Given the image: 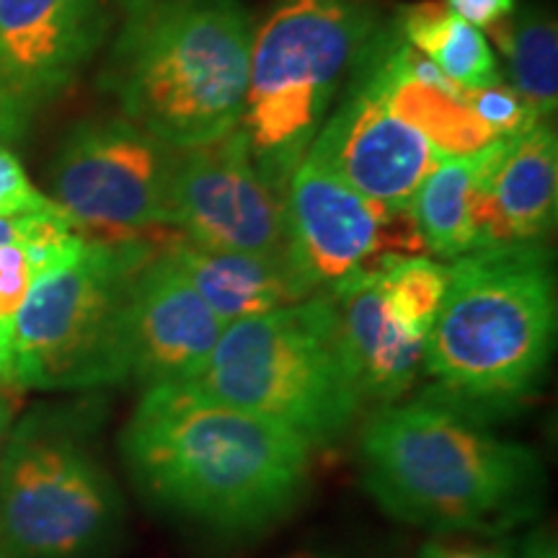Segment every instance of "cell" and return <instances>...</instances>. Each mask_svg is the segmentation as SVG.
I'll return each instance as SVG.
<instances>
[{
    "mask_svg": "<svg viewBox=\"0 0 558 558\" xmlns=\"http://www.w3.org/2000/svg\"><path fill=\"white\" fill-rule=\"evenodd\" d=\"M120 452L145 499L215 530H259L298 505L311 476L305 439L192 383L143 388Z\"/></svg>",
    "mask_w": 558,
    "mask_h": 558,
    "instance_id": "cell-1",
    "label": "cell"
},
{
    "mask_svg": "<svg viewBox=\"0 0 558 558\" xmlns=\"http://www.w3.org/2000/svg\"><path fill=\"white\" fill-rule=\"evenodd\" d=\"M360 469L383 512L435 533H501L538 501L533 450L437 399L390 403L360 435Z\"/></svg>",
    "mask_w": 558,
    "mask_h": 558,
    "instance_id": "cell-2",
    "label": "cell"
},
{
    "mask_svg": "<svg viewBox=\"0 0 558 558\" xmlns=\"http://www.w3.org/2000/svg\"><path fill=\"white\" fill-rule=\"evenodd\" d=\"M117 13L99 81L124 120L173 148L239 128L254 37L239 0H117Z\"/></svg>",
    "mask_w": 558,
    "mask_h": 558,
    "instance_id": "cell-3",
    "label": "cell"
},
{
    "mask_svg": "<svg viewBox=\"0 0 558 558\" xmlns=\"http://www.w3.org/2000/svg\"><path fill=\"white\" fill-rule=\"evenodd\" d=\"M556 271L546 243H488L448 264L424 344L432 399L465 409L525 401L556 344Z\"/></svg>",
    "mask_w": 558,
    "mask_h": 558,
    "instance_id": "cell-4",
    "label": "cell"
},
{
    "mask_svg": "<svg viewBox=\"0 0 558 558\" xmlns=\"http://www.w3.org/2000/svg\"><path fill=\"white\" fill-rule=\"evenodd\" d=\"M378 34L367 0H279L251 37L239 128L254 166L282 197Z\"/></svg>",
    "mask_w": 558,
    "mask_h": 558,
    "instance_id": "cell-5",
    "label": "cell"
},
{
    "mask_svg": "<svg viewBox=\"0 0 558 558\" xmlns=\"http://www.w3.org/2000/svg\"><path fill=\"white\" fill-rule=\"evenodd\" d=\"M88 403L16 418L0 456V558H104L124 501L96 448Z\"/></svg>",
    "mask_w": 558,
    "mask_h": 558,
    "instance_id": "cell-6",
    "label": "cell"
},
{
    "mask_svg": "<svg viewBox=\"0 0 558 558\" xmlns=\"http://www.w3.org/2000/svg\"><path fill=\"white\" fill-rule=\"evenodd\" d=\"M190 383L282 424L311 450L339 442L365 409L326 292L226 326Z\"/></svg>",
    "mask_w": 558,
    "mask_h": 558,
    "instance_id": "cell-7",
    "label": "cell"
},
{
    "mask_svg": "<svg viewBox=\"0 0 558 558\" xmlns=\"http://www.w3.org/2000/svg\"><path fill=\"white\" fill-rule=\"evenodd\" d=\"M158 233L88 239L34 279L11 339L16 390H96L128 380V318L137 269Z\"/></svg>",
    "mask_w": 558,
    "mask_h": 558,
    "instance_id": "cell-8",
    "label": "cell"
},
{
    "mask_svg": "<svg viewBox=\"0 0 558 558\" xmlns=\"http://www.w3.org/2000/svg\"><path fill=\"white\" fill-rule=\"evenodd\" d=\"M179 150L124 117L75 124L50 166V192L81 233L137 239L171 228Z\"/></svg>",
    "mask_w": 558,
    "mask_h": 558,
    "instance_id": "cell-9",
    "label": "cell"
},
{
    "mask_svg": "<svg viewBox=\"0 0 558 558\" xmlns=\"http://www.w3.org/2000/svg\"><path fill=\"white\" fill-rule=\"evenodd\" d=\"M288 262L308 295L331 290L388 256L422 254L409 209L375 202L303 158L284 186Z\"/></svg>",
    "mask_w": 558,
    "mask_h": 558,
    "instance_id": "cell-10",
    "label": "cell"
},
{
    "mask_svg": "<svg viewBox=\"0 0 558 558\" xmlns=\"http://www.w3.org/2000/svg\"><path fill=\"white\" fill-rule=\"evenodd\" d=\"M305 158L369 199L409 209L418 184L442 163L445 153L390 96L369 47Z\"/></svg>",
    "mask_w": 558,
    "mask_h": 558,
    "instance_id": "cell-11",
    "label": "cell"
},
{
    "mask_svg": "<svg viewBox=\"0 0 558 558\" xmlns=\"http://www.w3.org/2000/svg\"><path fill=\"white\" fill-rule=\"evenodd\" d=\"M171 228L213 251L288 259L284 197L254 166L241 128L179 150Z\"/></svg>",
    "mask_w": 558,
    "mask_h": 558,
    "instance_id": "cell-12",
    "label": "cell"
},
{
    "mask_svg": "<svg viewBox=\"0 0 558 558\" xmlns=\"http://www.w3.org/2000/svg\"><path fill=\"white\" fill-rule=\"evenodd\" d=\"M104 0H0V132L13 135L81 75L107 37Z\"/></svg>",
    "mask_w": 558,
    "mask_h": 558,
    "instance_id": "cell-13",
    "label": "cell"
},
{
    "mask_svg": "<svg viewBox=\"0 0 558 558\" xmlns=\"http://www.w3.org/2000/svg\"><path fill=\"white\" fill-rule=\"evenodd\" d=\"M226 331L184 271L166 254L163 235L137 269L128 318V380L143 388L190 383Z\"/></svg>",
    "mask_w": 558,
    "mask_h": 558,
    "instance_id": "cell-14",
    "label": "cell"
},
{
    "mask_svg": "<svg viewBox=\"0 0 558 558\" xmlns=\"http://www.w3.org/2000/svg\"><path fill=\"white\" fill-rule=\"evenodd\" d=\"M558 140L548 122L499 137L481 173L473 220L481 246L541 243L556 226Z\"/></svg>",
    "mask_w": 558,
    "mask_h": 558,
    "instance_id": "cell-15",
    "label": "cell"
},
{
    "mask_svg": "<svg viewBox=\"0 0 558 558\" xmlns=\"http://www.w3.org/2000/svg\"><path fill=\"white\" fill-rule=\"evenodd\" d=\"M329 295L339 341L362 407H390L414 388L424 365V344L396 320L383 300L375 267L341 279Z\"/></svg>",
    "mask_w": 558,
    "mask_h": 558,
    "instance_id": "cell-16",
    "label": "cell"
},
{
    "mask_svg": "<svg viewBox=\"0 0 558 558\" xmlns=\"http://www.w3.org/2000/svg\"><path fill=\"white\" fill-rule=\"evenodd\" d=\"M163 248L222 326L311 298L284 256L213 251L177 230H166Z\"/></svg>",
    "mask_w": 558,
    "mask_h": 558,
    "instance_id": "cell-17",
    "label": "cell"
},
{
    "mask_svg": "<svg viewBox=\"0 0 558 558\" xmlns=\"http://www.w3.org/2000/svg\"><path fill=\"white\" fill-rule=\"evenodd\" d=\"M497 140L465 156L445 158L411 197L409 213L418 239L437 259L452 262L481 246L473 199Z\"/></svg>",
    "mask_w": 558,
    "mask_h": 558,
    "instance_id": "cell-18",
    "label": "cell"
},
{
    "mask_svg": "<svg viewBox=\"0 0 558 558\" xmlns=\"http://www.w3.org/2000/svg\"><path fill=\"white\" fill-rule=\"evenodd\" d=\"M399 34L458 88L476 90L501 81L486 34L456 16L445 3H416L403 9Z\"/></svg>",
    "mask_w": 558,
    "mask_h": 558,
    "instance_id": "cell-19",
    "label": "cell"
},
{
    "mask_svg": "<svg viewBox=\"0 0 558 558\" xmlns=\"http://www.w3.org/2000/svg\"><path fill=\"white\" fill-rule=\"evenodd\" d=\"M507 60V86L548 122L558 101V32L543 9L509 13L486 29Z\"/></svg>",
    "mask_w": 558,
    "mask_h": 558,
    "instance_id": "cell-20",
    "label": "cell"
},
{
    "mask_svg": "<svg viewBox=\"0 0 558 558\" xmlns=\"http://www.w3.org/2000/svg\"><path fill=\"white\" fill-rule=\"evenodd\" d=\"M375 275L396 320L414 337L427 341L448 288V267L422 254L388 256L375 264Z\"/></svg>",
    "mask_w": 558,
    "mask_h": 558,
    "instance_id": "cell-21",
    "label": "cell"
},
{
    "mask_svg": "<svg viewBox=\"0 0 558 558\" xmlns=\"http://www.w3.org/2000/svg\"><path fill=\"white\" fill-rule=\"evenodd\" d=\"M465 101H469L473 114L478 117V122L494 137L522 135V132H527L541 122L535 111L505 81L476 90H465Z\"/></svg>",
    "mask_w": 558,
    "mask_h": 558,
    "instance_id": "cell-22",
    "label": "cell"
},
{
    "mask_svg": "<svg viewBox=\"0 0 558 558\" xmlns=\"http://www.w3.org/2000/svg\"><path fill=\"white\" fill-rule=\"evenodd\" d=\"M37 267L24 243H0V347L11 352L13 324L29 295Z\"/></svg>",
    "mask_w": 558,
    "mask_h": 558,
    "instance_id": "cell-23",
    "label": "cell"
},
{
    "mask_svg": "<svg viewBox=\"0 0 558 558\" xmlns=\"http://www.w3.org/2000/svg\"><path fill=\"white\" fill-rule=\"evenodd\" d=\"M58 205L41 194L32 179L26 177L24 166L5 145H0V220L3 218H19V215L45 213V209H54Z\"/></svg>",
    "mask_w": 558,
    "mask_h": 558,
    "instance_id": "cell-24",
    "label": "cell"
},
{
    "mask_svg": "<svg viewBox=\"0 0 558 558\" xmlns=\"http://www.w3.org/2000/svg\"><path fill=\"white\" fill-rule=\"evenodd\" d=\"M416 558H518L512 543H476V541H427Z\"/></svg>",
    "mask_w": 558,
    "mask_h": 558,
    "instance_id": "cell-25",
    "label": "cell"
},
{
    "mask_svg": "<svg viewBox=\"0 0 558 558\" xmlns=\"http://www.w3.org/2000/svg\"><path fill=\"white\" fill-rule=\"evenodd\" d=\"M448 9L478 29H488L514 13V0H448Z\"/></svg>",
    "mask_w": 558,
    "mask_h": 558,
    "instance_id": "cell-26",
    "label": "cell"
},
{
    "mask_svg": "<svg viewBox=\"0 0 558 558\" xmlns=\"http://www.w3.org/2000/svg\"><path fill=\"white\" fill-rule=\"evenodd\" d=\"M19 414V390L0 386V456H3L5 439H9Z\"/></svg>",
    "mask_w": 558,
    "mask_h": 558,
    "instance_id": "cell-27",
    "label": "cell"
},
{
    "mask_svg": "<svg viewBox=\"0 0 558 558\" xmlns=\"http://www.w3.org/2000/svg\"><path fill=\"white\" fill-rule=\"evenodd\" d=\"M518 558H558L556 541L550 535H535L525 546V550L518 554Z\"/></svg>",
    "mask_w": 558,
    "mask_h": 558,
    "instance_id": "cell-28",
    "label": "cell"
},
{
    "mask_svg": "<svg viewBox=\"0 0 558 558\" xmlns=\"http://www.w3.org/2000/svg\"><path fill=\"white\" fill-rule=\"evenodd\" d=\"M9 375H11V352L0 347V386H11Z\"/></svg>",
    "mask_w": 558,
    "mask_h": 558,
    "instance_id": "cell-29",
    "label": "cell"
}]
</instances>
